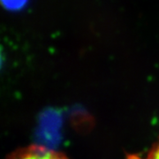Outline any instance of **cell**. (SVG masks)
I'll return each instance as SVG.
<instances>
[{
	"label": "cell",
	"instance_id": "3957f363",
	"mask_svg": "<svg viewBox=\"0 0 159 159\" xmlns=\"http://www.w3.org/2000/svg\"><path fill=\"white\" fill-rule=\"evenodd\" d=\"M146 159H159V142L156 144V147L150 151Z\"/></svg>",
	"mask_w": 159,
	"mask_h": 159
},
{
	"label": "cell",
	"instance_id": "7a4b0ae2",
	"mask_svg": "<svg viewBox=\"0 0 159 159\" xmlns=\"http://www.w3.org/2000/svg\"><path fill=\"white\" fill-rule=\"evenodd\" d=\"M29 1V0H1V4L7 11H18L26 7Z\"/></svg>",
	"mask_w": 159,
	"mask_h": 159
},
{
	"label": "cell",
	"instance_id": "6da1fadb",
	"mask_svg": "<svg viewBox=\"0 0 159 159\" xmlns=\"http://www.w3.org/2000/svg\"><path fill=\"white\" fill-rule=\"evenodd\" d=\"M7 159H67L65 156L49 148L31 146L29 148L19 149L9 156Z\"/></svg>",
	"mask_w": 159,
	"mask_h": 159
}]
</instances>
